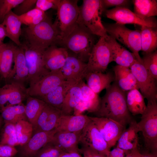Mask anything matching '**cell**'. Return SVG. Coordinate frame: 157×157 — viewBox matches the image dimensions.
Wrapping results in <instances>:
<instances>
[{
	"label": "cell",
	"mask_w": 157,
	"mask_h": 157,
	"mask_svg": "<svg viewBox=\"0 0 157 157\" xmlns=\"http://www.w3.org/2000/svg\"><path fill=\"white\" fill-rule=\"evenodd\" d=\"M23 0H0V24L12 9L21 3Z\"/></svg>",
	"instance_id": "cell-42"
},
{
	"label": "cell",
	"mask_w": 157,
	"mask_h": 157,
	"mask_svg": "<svg viewBox=\"0 0 157 157\" xmlns=\"http://www.w3.org/2000/svg\"><path fill=\"white\" fill-rule=\"evenodd\" d=\"M107 34L128 48L137 60L142 62L139 54L141 51L140 30H132L125 25L115 23L103 24Z\"/></svg>",
	"instance_id": "cell-6"
},
{
	"label": "cell",
	"mask_w": 157,
	"mask_h": 157,
	"mask_svg": "<svg viewBox=\"0 0 157 157\" xmlns=\"http://www.w3.org/2000/svg\"><path fill=\"white\" fill-rule=\"evenodd\" d=\"M0 143L14 147L19 145L15 124L4 123Z\"/></svg>",
	"instance_id": "cell-39"
},
{
	"label": "cell",
	"mask_w": 157,
	"mask_h": 157,
	"mask_svg": "<svg viewBox=\"0 0 157 157\" xmlns=\"http://www.w3.org/2000/svg\"><path fill=\"white\" fill-rule=\"evenodd\" d=\"M134 13L143 19H146L157 15V1L156 0H133Z\"/></svg>",
	"instance_id": "cell-34"
},
{
	"label": "cell",
	"mask_w": 157,
	"mask_h": 157,
	"mask_svg": "<svg viewBox=\"0 0 157 157\" xmlns=\"http://www.w3.org/2000/svg\"><path fill=\"white\" fill-rule=\"evenodd\" d=\"M25 105V112L28 121L31 124L33 131L35 128L38 118L46 103L42 100L29 95Z\"/></svg>",
	"instance_id": "cell-31"
},
{
	"label": "cell",
	"mask_w": 157,
	"mask_h": 157,
	"mask_svg": "<svg viewBox=\"0 0 157 157\" xmlns=\"http://www.w3.org/2000/svg\"><path fill=\"white\" fill-rule=\"evenodd\" d=\"M113 70L115 81L123 90L126 92L133 89L139 90L138 82L130 68L116 65Z\"/></svg>",
	"instance_id": "cell-27"
},
{
	"label": "cell",
	"mask_w": 157,
	"mask_h": 157,
	"mask_svg": "<svg viewBox=\"0 0 157 157\" xmlns=\"http://www.w3.org/2000/svg\"><path fill=\"white\" fill-rule=\"evenodd\" d=\"M62 115L60 110L46 103L38 118L33 135L38 132L55 129Z\"/></svg>",
	"instance_id": "cell-18"
},
{
	"label": "cell",
	"mask_w": 157,
	"mask_h": 157,
	"mask_svg": "<svg viewBox=\"0 0 157 157\" xmlns=\"http://www.w3.org/2000/svg\"><path fill=\"white\" fill-rule=\"evenodd\" d=\"M37 0H23L13 9V11L18 16L24 14L35 8Z\"/></svg>",
	"instance_id": "cell-43"
},
{
	"label": "cell",
	"mask_w": 157,
	"mask_h": 157,
	"mask_svg": "<svg viewBox=\"0 0 157 157\" xmlns=\"http://www.w3.org/2000/svg\"><path fill=\"white\" fill-rule=\"evenodd\" d=\"M81 82L72 86L66 94L61 111L62 115H71L80 100L81 97Z\"/></svg>",
	"instance_id": "cell-35"
},
{
	"label": "cell",
	"mask_w": 157,
	"mask_h": 157,
	"mask_svg": "<svg viewBox=\"0 0 157 157\" xmlns=\"http://www.w3.org/2000/svg\"><path fill=\"white\" fill-rule=\"evenodd\" d=\"M95 35L85 27L78 24L60 44L74 53L82 61L88 62L92 48L95 44Z\"/></svg>",
	"instance_id": "cell-4"
},
{
	"label": "cell",
	"mask_w": 157,
	"mask_h": 157,
	"mask_svg": "<svg viewBox=\"0 0 157 157\" xmlns=\"http://www.w3.org/2000/svg\"><path fill=\"white\" fill-rule=\"evenodd\" d=\"M104 11L102 0H84L79 7L76 22L85 27L93 35L106 38L108 35L101 17Z\"/></svg>",
	"instance_id": "cell-3"
},
{
	"label": "cell",
	"mask_w": 157,
	"mask_h": 157,
	"mask_svg": "<svg viewBox=\"0 0 157 157\" xmlns=\"http://www.w3.org/2000/svg\"><path fill=\"white\" fill-rule=\"evenodd\" d=\"M81 133L57 131L50 141L65 153L79 152L78 144Z\"/></svg>",
	"instance_id": "cell-22"
},
{
	"label": "cell",
	"mask_w": 157,
	"mask_h": 157,
	"mask_svg": "<svg viewBox=\"0 0 157 157\" xmlns=\"http://www.w3.org/2000/svg\"><path fill=\"white\" fill-rule=\"evenodd\" d=\"M137 123L139 132H142L145 150L157 154V103L147 102L146 108Z\"/></svg>",
	"instance_id": "cell-5"
},
{
	"label": "cell",
	"mask_w": 157,
	"mask_h": 157,
	"mask_svg": "<svg viewBox=\"0 0 157 157\" xmlns=\"http://www.w3.org/2000/svg\"><path fill=\"white\" fill-rule=\"evenodd\" d=\"M87 85L95 93L98 94L106 89L115 81L114 74L111 72L106 73L100 72H88L85 78Z\"/></svg>",
	"instance_id": "cell-26"
},
{
	"label": "cell",
	"mask_w": 157,
	"mask_h": 157,
	"mask_svg": "<svg viewBox=\"0 0 157 157\" xmlns=\"http://www.w3.org/2000/svg\"><path fill=\"white\" fill-rule=\"evenodd\" d=\"M57 132L56 129L41 131L33 134L28 141L21 146L18 151L19 157H33L46 144L51 141Z\"/></svg>",
	"instance_id": "cell-17"
},
{
	"label": "cell",
	"mask_w": 157,
	"mask_h": 157,
	"mask_svg": "<svg viewBox=\"0 0 157 157\" xmlns=\"http://www.w3.org/2000/svg\"><path fill=\"white\" fill-rule=\"evenodd\" d=\"M69 55L67 49L56 45L46 49L43 55V61L46 68L50 71L60 69Z\"/></svg>",
	"instance_id": "cell-20"
},
{
	"label": "cell",
	"mask_w": 157,
	"mask_h": 157,
	"mask_svg": "<svg viewBox=\"0 0 157 157\" xmlns=\"http://www.w3.org/2000/svg\"><path fill=\"white\" fill-rule=\"evenodd\" d=\"M18 151L14 147L0 143V157H12L14 156Z\"/></svg>",
	"instance_id": "cell-46"
},
{
	"label": "cell",
	"mask_w": 157,
	"mask_h": 157,
	"mask_svg": "<svg viewBox=\"0 0 157 157\" xmlns=\"http://www.w3.org/2000/svg\"><path fill=\"white\" fill-rule=\"evenodd\" d=\"M1 116L4 123L15 124L19 121L28 120L25 112V105H20L5 106L1 109Z\"/></svg>",
	"instance_id": "cell-32"
},
{
	"label": "cell",
	"mask_w": 157,
	"mask_h": 157,
	"mask_svg": "<svg viewBox=\"0 0 157 157\" xmlns=\"http://www.w3.org/2000/svg\"><path fill=\"white\" fill-rule=\"evenodd\" d=\"M4 26L7 37L18 46L21 45L20 37L22 34V22L19 16L11 10L5 17L2 23Z\"/></svg>",
	"instance_id": "cell-29"
},
{
	"label": "cell",
	"mask_w": 157,
	"mask_h": 157,
	"mask_svg": "<svg viewBox=\"0 0 157 157\" xmlns=\"http://www.w3.org/2000/svg\"><path fill=\"white\" fill-rule=\"evenodd\" d=\"M125 157H141V154L138 147L130 151Z\"/></svg>",
	"instance_id": "cell-49"
},
{
	"label": "cell",
	"mask_w": 157,
	"mask_h": 157,
	"mask_svg": "<svg viewBox=\"0 0 157 157\" xmlns=\"http://www.w3.org/2000/svg\"><path fill=\"white\" fill-rule=\"evenodd\" d=\"M140 31L142 54L148 53L156 50L157 27L142 26H141Z\"/></svg>",
	"instance_id": "cell-30"
},
{
	"label": "cell",
	"mask_w": 157,
	"mask_h": 157,
	"mask_svg": "<svg viewBox=\"0 0 157 157\" xmlns=\"http://www.w3.org/2000/svg\"><path fill=\"white\" fill-rule=\"evenodd\" d=\"M19 145L22 146L27 143L32 137L33 128L28 121L21 120L15 125Z\"/></svg>",
	"instance_id": "cell-37"
},
{
	"label": "cell",
	"mask_w": 157,
	"mask_h": 157,
	"mask_svg": "<svg viewBox=\"0 0 157 157\" xmlns=\"http://www.w3.org/2000/svg\"><path fill=\"white\" fill-rule=\"evenodd\" d=\"M79 143L107 157L110 151V148L91 120L81 132Z\"/></svg>",
	"instance_id": "cell-11"
},
{
	"label": "cell",
	"mask_w": 157,
	"mask_h": 157,
	"mask_svg": "<svg viewBox=\"0 0 157 157\" xmlns=\"http://www.w3.org/2000/svg\"><path fill=\"white\" fill-rule=\"evenodd\" d=\"M110 63V49L106 38L100 37L93 46L87 63L88 72H104Z\"/></svg>",
	"instance_id": "cell-10"
},
{
	"label": "cell",
	"mask_w": 157,
	"mask_h": 157,
	"mask_svg": "<svg viewBox=\"0 0 157 157\" xmlns=\"http://www.w3.org/2000/svg\"></svg>",
	"instance_id": "cell-55"
},
{
	"label": "cell",
	"mask_w": 157,
	"mask_h": 157,
	"mask_svg": "<svg viewBox=\"0 0 157 157\" xmlns=\"http://www.w3.org/2000/svg\"><path fill=\"white\" fill-rule=\"evenodd\" d=\"M138 132L137 122L133 119L118 140L116 147L128 151L138 147Z\"/></svg>",
	"instance_id": "cell-28"
},
{
	"label": "cell",
	"mask_w": 157,
	"mask_h": 157,
	"mask_svg": "<svg viewBox=\"0 0 157 157\" xmlns=\"http://www.w3.org/2000/svg\"><path fill=\"white\" fill-rule=\"evenodd\" d=\"M79 152L83 155V157H107L87 147H82L79 149Z\"/></svg>",
	"instance_id": "cell-47"
},
{
	"label": "cell",
	"mask_w": 157,
	"mask_h": 157,
	"mask_svg": "<svg viewBox=\"0 0 157 157\" xmlns=\"http://www.w3.org/2000/svg\"><path fill=\"white\" fill-rule=\"evenodd\" d=\"M89 117L110 148L116 144L126 129V127L109 118Z\"/></svg>",
	"instance_id": "cell-12"
},
{
	"label": "cell",
	"mask_w": 157,
	"mask_h": 157,
	"mask_svg": "<svg viewBox=\"0 0 157 157\" xmlns=\"http://www.w3.org/2000/svg\"><path fill=\"white\" fill-rule=\"evenodd\" d=\"M60 0H37L35 8L43 12L52 8L57 10Z\"/></svg>",
	"instance_id": "cell-44"
},
{
	"label": "cell",
	"mask_w": 157,
	"mask_h": 157,
	"mask_svg": "<svg viewBox=\"0 0 157 157\" xmlns=\"http://www.w3.org/2000/svg\"><path fill=\"white\" fill-rule=\"evenodd\" d=\"M136 79L139 90L147 102L157 101V80L150 74L143 65V62L137 60L130 68Z\"/></svg>",
	"instance_id": "cell-9"
},
{
	"label": "cell",
	"mask_w": 157,
	"mask_h": 157,
	"mask_svg": "<svg viewBox=\"0 0 157 157\" xmlns=\"http://www.w3.org/2000/svg\"><path fill=\"white\" fill-rule=\"evenodd\" d=\"M90 121L86 115H62L55 129L57 131L81 132Z\"/></svg>",
	"instance_id": "cell-21"
},
{
	"label": "cell",
	"mask_w": 157,
	"mask_h": 157,
	"mask_svg": "<svg viewBox=\"0 0 157 157\" xmlns=\"http://www.w3.org/2000/svg\"><path fill=\"white\" fill-rule=\"evenodd\" d=\"M64 153L50 141L41 148L33 157H59Z\"/></svg>",
	"instance_id": "cell-41"
},
{
	"label": "cell",
	"mask_w": 157,
	"mask_h": 157,
	"mask_svg": "<svg viewBox=\"0 0 157 157\" xmlns=\"http://www.w3.org/2000/svg\"><path fill=\"white\" fill-rule=\"evenodd\" d=\"M14 63V65L13 69L12 81L25 85V83L28 81V70L24 51L21 46H16Z\"/></svg>",
	"instance_id": "cell-24"
},
{
	"label": "cell",
	"mask_w": 157,
	"mask_h": 157,
	"mask_svg": "<svg viewBox=\"0 0 157 157\" xmlns=\"http://www.w3.org/2000/svg\"><path fill=\"white\" fill-rule=\"evenodd\" d=\"M59 157H83L79 152H74L64 153Z\"/></svg>",
	"instance_id": "cell-51"
},
{
	"label": "cell",
	"mask_w": 157,
	"mask_h": 157,
	"mask_svg": "<svg viewBox=\"0 0 157 157\" xmlns=\"http://www.w3.org/2000/svg\"><path fill=\"white\" fill-rule=\"evenodd\" d=\"M4 122L3 119L1 115H0V130L2 126L3 122Z\"/></svg>",
	"instance_id": "cell-53"
},
{
	"label": "cell",
	"mask_w": 157,
	"mask_h": 157,
	"mask_svg": "<svg viewBox=\"0 0 157 157\" xmlns=\"http://www.w3.org/2000/svg\"><path fill=\"white\" fill-rule=\"evenodd\" d=\"M19 16L22 24L31 26L42 22L47 15L45 12L35 8L27 13Z\"/></svg>",
	"instance_id": "cell-38"
},
{
	"label": "cell",
	"mask_w": 157,
	"mask_h": 157,
	"mask_svg": "<svg viewBox=\"0 0 157 157\" xmlns=\"http://www.w3.org/2000/svg\"><path fill=\"white\" fill-rule=\"evenodd\" d=\"M81 97L80 101L75 107L73 115H78L87 111L94 113L99 109L101 99L83 80L81 82Z\"/></svg>",
	"instance_id": "cell-15"
},
{
	"label": "cell",
	"mask_w": 157,
	"mask_h": 157,
	"mask_svg": "<svg viewBox=\"0 0 157 157\" xmlns=\"http://www.w3.org/2000/svg\"><path fill=\"white\" fill-rule=\"evenodd\" d=\"M141 157H157V154H155L144 150L141 152Z\"/></svg>",
	"instance_id": "cell-52"
},
{
	"label": "cell",
	"mask_w": 157,
	"mask_h": 157,
	"mask_svg": "<svg viewBox=\"0 0 157 157\" xmlns=\"http://www.w3.org/2000/svg\"><path fill=\"white\" fill-rule=\"evenodd\" d=\"M78 1L60 0L54 23L59 31L61 42L68 36L77 24L79 13Z\"/></svg>",
	"instance_id": "cell-7"
},
{
	"label": "cell",
	"mask_w": 157,
	"mask_h": 157,
	"mask_svg": "<svg viewBox=\"0 0 157 157\" xmlns=\"http://www.w3.org/2000/svg\"><path fill=\"white\" fill-rule=\"evenodd\" d=\"M106 39L110 49V63L115 62L117 65L130 68L136 60L134 54L121 45L110 36L108 35Z\"/></svg>",
	"instance_id": "cell-19"
},
{
	"label": "cell",
	"mask_w": 157,
	"mask_h": 157,
	"mask_svg": "<svg viewBox=\"0 0 157 157\" xmlns=\"http://www.w3.org/2000/svg\"><path fill=\"white\" fill-rule=\"evenodd\" d=\"M14 157V156H13V157Z\"/></svg>",
	"instance_id": "cell-54"
},
{
	"label": "cell",
	"mask_w": 157,
	"mask_h": 157,
	"mask_svg": "<svg viewBox=\"0 0 157 157\" xmlns=\"http://www.w3.org/2000/svg\"><path fill=\"white\" fill-rule=\"evenodd\" d=\"M142 58L145 68L151 76L157 80V51L147 53L143 54Z\"/></svg>",
	"instance_id": "cell-40"
},
{
	"label": "cell",
	"mask_w": 157,
	"mask_h": 157,
	"mask_svg": "<svg viewBox=\"0 0 157 157\" xmlns=\"http://www.w3.org/2000/svg\"><path fill=\"white\" fill-rule=\"evenodd\" d=\"M94 113L96 117L111 119L126 127L133 119L127 108L126 92L115 81L106 89L100 108Z\"/></svg>",
	"instance_id": "cell-1"
},
{
	"label": "cell",
	"mask_w": 157,
	"mask_h": 157,
	"mask_svg": "<svg viewBox=\"0 0 157 157\" xmlns=\"http://www.w3.org/2000/svg\"><path fill=\"white\" fill-rule=\"evenodd\" d=\"M21 46L24 51L28 69L27 82L31 87L50 71L46 68L43 61L45 50L34 48L25 42L21 44Z\"/></svg>",
	"instance_id": "cell-8"
},
{
	"label": "cell",
	"mask_w": 157,
	"mask_h": 157,
	"mask_svg": "<svg viewBox=\"0 0 157 157\" xmlns=\"http://www.w3.org/2000/svg\"><path fill=\"white\" fill-rule=\"evenodd\" d=\"M7 37L5 28L2 24H0V47L4 43L3 40Z\"/></svg>",
	"instance_id": "cell-50"
},
{
	"label": "cell",
	"mask_w": 157,
	"mask_h": 157,
	"mask_svg": "<svg viewBox=\"0 0 157 157\" xmlns=\"http://www.w3.org/2000/svg\"><path fill=\"white\" fill-rule=\"evenodd\" d=\"M65 80L61 69L50 71L34 85L27 88L28 94L40 99Z\"/></svg>",
	"instance_id": "cell-14"
},
{
	"label": "cell",
	"mask_w": 157,
	"mask_h": 157,
	"mask_svg": "<svg viewBox=\"0 0 157 157\" xmlns=\"http://www.w3.org/2000/svg\"><path fill=\"white\" fill-rule=\"evenodd\" d=\"M105 11L106 17L117 23L124 25L135 24L141 26L157 27V22L154 17L145 19L141 18L128 8L115 7Z\"/></svg>",
	"instance_id": "cell-13"
},
{
	"label": "cell",
	"mask_w": 157,
	"mask_h": 157,
	"mask_svg": "<svg viewBox=\"0 0 157 157\" xmlns=\"http://www.w3.org/2000/svg\"><path fill=\"white\" fill-rule=\"evenodd\" d=\"M65 80H72L79 83L83 80L88 73L87 63L77 56H68L61 69Z\"/></svg>",
	"instance_id": "cell-16"
},
{
	"label": "cell",
	"mask_w": 157,
	"mask_h": 157,
	"mask_svg": "<svg viewBox=\"0 0 157 157\" xmlns=\"http://www.w3.org/2000/svg\"><path fill=\"white\" fill-rule=\"evenodd\" d=\"M78 83L73 81L65 80L40 99L61 110L66 94L72 86Z\"/></svg>",
	"instance_id": "cell-23"
},
{
	"label": "cell",
	"mask_w": 157,
	"mask_h": 157,
	"mask_svg": "<svg viewBox=\"0 0 157 157\" xmlns=\"http://www.w3.org/2000/svg\"><path fill=\"white\" fill-rule=\"evenodd\" d=\"M16 47L10 42L4 43L0 47V76L5 79L12 78V65Z\"/></svg>",
	"instance_id": "cell-25"
},
{
	"label": "cell",
	"mask_w": 157,
	"mask_h": 157,
	"mask_svg": "<svg viewBox=\"0 0 157 157\" xmlns=\"http://www.w3.org/2000/svg\"><path fill=\"white\" fill-rule=\"evenodd\" d=\"M128 0H102L103 8L105 11L106 8L110 7H121L128 8L130 3Z\"/></svg>",
	"instance_id": "cell-45"
},
{
	"label": "cell",
	"mask_w": 157,
	"mask_h": 157,
	"mask_svg": "<svg viewBox=\"0 0 157 157\" xmlns=\"http://www.w3.org/2000/svg\"><path fill=\"white\" fill-rule=\"evenodd\" d=\"M23 34L26 43L38 49L45 50L51 46L60 44L61 41L56 25L47 16L38 24L25 28Z\"/></svg>",
	"instance_id": "cell-2"
},
{
	"label": "cell",
	"mask_w": 157,
	"mask_h": 157,
	"mask_svg": "<svg viewBox=\"0 0 157 157\" xmlns=\"http://www.w3.org/2000/svg\"><path fill=\"white\" fill-rule=\"evenodd\" d=\"M144 98L137 89L131 90L126 94V102L128 109L133 115H142L146 105Z\"/></svg>",
	"instance_id": "cell-33"
},
{
	"label": "cell",
	"mask_w": 157,
	"mask_h": 157,
	"mask_svg": "<svg viewBox=\"0 0 157 157\" xmlns=\"http://www.w3.org/2000/svg\"><path fill=\"white\" fill-rule=\"evenodd\" d=\"M130 151H126L116 147L110 151L107 157H125Z\"/></svg>",
	"instance_id": "cell-48"
},
{
	"label": "cell",
	"mask_w": 157,
	"mask_h": 157,
	"mask_svg": "<svg viewBox=\"0 0 157 157\" xmlns=\"http://www.w3.org/2000/svg\"><path fill=\"white\" fill-rule=\"evenodd\" d=\"M6 85L9 104L15 105L23 104L22 102L28 96L27 88L25 85L14 81Z\"/></svg>",
	"instance_id": "cell-36"
}]
</instances>
